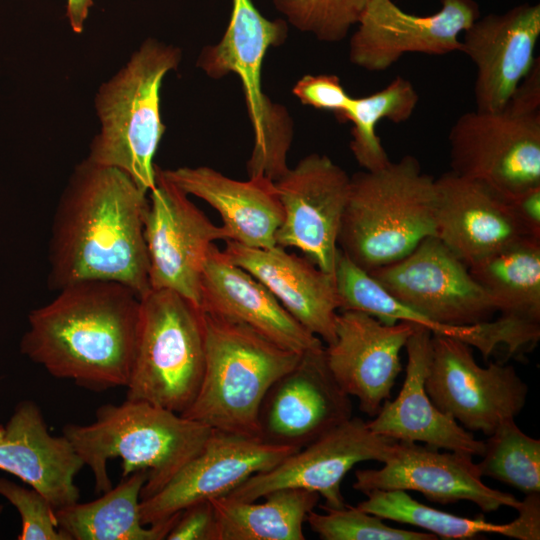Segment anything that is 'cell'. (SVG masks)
<instances>
[{
	"instance_id": "60d3db41",
	"label": "cell",
	"mask_w": 540,
	"mask_h": 540,
	"mask_svg": "<svg viewBox=\"0 0 540 540\" xmlns=\"http://www.w3.org/2000/svg\"><path fill=\"white\" fill-rule=\"evenodd\" d=\"M92 0H67V17L72 29L80 33L83 29Z\"/></svg>"
},
{
	"instance_id": "ba28073f",
	"label": "cell",
	"mask_w": 540,
	"mask_h": 540,
	"mask_svg": "<svg viewBox=\"0 0 540 540\" xmlns=\"http://www.w3.org/2000/svg\"><path fill=\"white\" fill-rule=\"evenodd\" d=\"M287 22L262 16L251 0H233L231 17L221 40L206 46L197 66L210 78L235 74L241 81L254 145L247 162L249 177L276 181L287 170L293 123L285 107L272 102L262 90L264 57L287 38Z\"/></svg>"
},
{
	"instance_id": "b9f144b4",
	"label": "cell",
	"mask_w": 540,
	"mask_h": 540,
	"mask_svg": "<svg viewBox=\"0 0 540 540\" xmlns=\"http://www.w3.org/2000/svg\"><path fill=\"white\" fill-rule=\"evenodd\" d=\"M2 510H3V506L0 505V514H1Z\"/></svg>"
},
{
	"instance_id": "7c38bea8",
	"label": "cell",
	"mask_w": 540,
	"mask_h": 540,
	"mask_svg": "<svg viewBox=\"0 0 540 540\" xmlns=\"http://www.w3.org/2000/svg\"><path fill=\"white\" fill-rule=\"evenodd\" d=\"M396 299L436 323L467 326L493 319L492 297L436 236L402 259L368 272Z\"/></svg>"
},
{
	"instance_id": "d590c367",
	"label": "cell",
	"mask_w": 540,
	"mask_h": 540,
	"mask_svg": "<svg viewBox=\"0 0 540 540\" xmlns=\"http://www.w3.org/2000/svg\"><path fill=\"white\" fill-rule=\"evenodd\" d=\"M0 495L21 517L19 540H66L58 529L55 508L40 492L0 477Z\"/></svg>"
},
{
	"instance_id": "d6986e66",
	"label": "cell",
	"mask_w": 540,
	"mask_h": 540,
	"mask_svg": "<svg viewBox=\"0 0 540 540\" xmlns=\"http://www.w3.org/2000/svg\"><path fill=\"white\" fill-rule=\"evenodd\" d=\"M414 330L408 322L388 325L357 310H341L335 339L324 348L327 366L341 389L374 417L390 398L402 370L400 353Z\"/></svg>"
},
{
	"instance_id": "1f68e13d",
	"label": "cell",
	"mask_w": 540,
	"mask_h": 540,
	"mask_svg": "<svg viewBox=\"0 0 540 540\" xmlns=\"http://www.w3.org/2000/svg\"><path fill=\"white\" fill-rule=\"evenodd\" d=\"M419 95L412 82L402 76L391 80L383 89L364 97H352L338 118L351 122L350 150L365 171H376L391 161L376 133L378 123L388 119L393 123L407 121L414 113Z\"/></svg>"
},
{
	"instance_id": "9a60e30c",
	"label": "cell",
	"mask_w": 540,
	"mask_h": 540,
	"mask_svg": "<svg viewBox=\"0 0 540 540\" xmlns=\"http://www.w3.org/2000/svg\"><path fill=\"white\" fill-rule=\"evenodd\" d=\"M395 442L371 431L361 418L351 417L226 496L254 501L277 489L301 488L322 497L321 508L339 509L346 505L341 483L347 473L363 461L383 463Z\"/></svg>"
},
{
	"instance_id": "e0dca14e",
	"label": "cell",
	"mask_w": 540,
	"mask_h": 540,
	"mask_svg": "<svg viewBox=\"0 0 540 540\" xmlns=\"http://www.w3.org/2000/svg\"><path fill=\"white\" fill-rule=\"evenodd\" d=\"M324 346L304 352L266 393L258 438L297 450L353 417V406L332 376Z\"/></svg>"
},
{
	"instance_id": "9c48e42d",
	"label": "cell",
	"mask_w": 540,
	"mask_h": 540,
	"mask_svg": "<svg viewBox=\"0 0 540 540\" xmlns=\"http://www.w3.org/2000/svg\"><path fill=\"white\" fill-rule=\"evenodd\" d=\"M425 390L433 404L468 431L489 436L522 411L527 384L511 365L477 364L471 346L432 334V353Z\"/></svg>"
},
{
	"instance_id": "7402d4cb",
	"label": "cell",
	"mask_w": 540,
	"mask_h": 540,
	"mask_svg": "<svg viewBox=\"0 0 540 540\" xmlns=\"http://www.w3.org/2000/svg\"><path fill=\"white\" fill-rule=\"evenodd\" d=\"M222 251L260 281L304 328L327 345L334 341L341 307L334 275L278 245L255 248L227 240Z\"/></svg>"
},
{
	"instance_id": "8992f818",
	"label": "cell",
	"mask_w": 540,
	"mask_h": 540,
	"mask_svg": "<svg viewBox=\"0 0 540 540\" xmlns=\"http://www.w3.org/2000/svg\"><path fill=\"white\" fill-rule=\"evenodd\" d=\"M180 59L178 48L149 39L96 98L101 128L87 160L123 171L146 193L156 185L153 158L165 131L161 83Z\"/></svg>"
},
{
	"instance_id": "3957f363",
	"label": "cell",
	"mask_w": 540,
	"mask_h": 540,
	"mask_svg": "<svg viewBox=\"0 0 540 540\" xmlns=\"http://www.w3.org/2000/svg\"><path fill=\"white\" fill-rule=\"evenodd\" d=\"M212 429L146 401L105 404L89 424L67 423L62 434L94 478L96 493L111 489L108 461L120 458L122 477L147 472L141 500L162 489L204 447Z\"/></svg>"
},
{
	"instance_id": "e575fe53",
	"label": "cell",
	"mask_w": 540,
	"mask_h": 540,
	"mask_svg": "<svg viewBox=\"0 0 540 540\" xmlns=\"http://www.w3.org/2000/svg\"><path fill=\"white\" fill-rule=\"evenodd\" d=\"M324 513L311 511L306 523L324 540H435L430 532L391 527L383 519L357 506L339 509L321 508Z\"/></svg>"
},
{
	"instance_id": "6da1fadb",
	"label": "cell",
	"mask_w": 540,
	"mask_h": 540,
	"mask_svg": "<svg viewBox=\"0 0 540 540\" xmlns=\"http://www.w3.org/2000/svg\"><path fill=\"white\" fill-rule=\"evenodd\" d=\"M148 193L123 171L84 160L56 206L48 243L50 290L80 281L150 290L144 238Z\"/></svg>"
},
{
	"instance_id": "277c9868",
	"label": "cell",
	"mask_w": 540,
	"mask_h": 540,
	"mask_svg": "<svg viewBox=\"0 0 540 540\" xmlns=\"http://www.w3.org/2000/svg\"><path fill=\"white\" fill-rule=\"evenodd\" d=\"M435 178L405 155L351 176L339 250L367 272L394 263L435 236Z\"/></svg>"
},
{
	"instance_id": "30bf717a",
	"label": "cell",
	"mask_w": 540,
	"mask_h": 540,
	"mask_svg": "<svg viewBox=\"0 0 540 540\" xmlns=\"http://www.w3.org/2000/svg\"><path fill=\"white\" fill-rule=\"evenodd\" d=\"M453 173L507 197L540 185V112L475 110L462 114L448 135Z\"/></svg>"
},
{
	"instance_id": "f1b7e54d",
	"label": "cell",
	"mask_w": 540,
	"mask_h": 540,
	"mask_svg": "<svg viewBox=\"0 0 540 540\" xmlns=\"http://www.w3.org/2000/svg\"><path fill=\"white\" fill-rule=\"evenodd\" d=\"M242 501L222 496L210 500L215 513V540H304V523L320 496L301 488H281Z\"/></svg>"
},
{
	"instance_id": "2e32d148",
	"label": "cell",
	"mask_w": 540,
	"mask_h": 540,
	"mask_svg": "<svg viewBox=\"0 0 540 540\" xmlns=\"http://www.w3.org/2000/svg\"><path fill=\"white\" fill-rule=\"evenodd\" d=\"M295 451L258 437L212 430L196 456L162 489L141 500V522L152 525L193 503L226 496L249 477L270 470Z\"/></svg>"
},
{
	"instance_id": "484cf974",
	"label": "cell",
	"mask_w": 540,
	"mask_h": 540,
	"mask_svg": "<svg viewBox=\"0 0 540 540\" xmlns=\"http://www.w3.org/2000/svg\"><path fill=\"white\" fill-rule=\"evenodd\" d=\"M159 171L188 196L198 197L214 208L229 240L255 248L276 245L283 208L274 181L265 177L240 181L208 166Z\"/></svg>"
},
{
	"instance_id": "f546056e",
	"label": "cell",
	"mask_w": 540,
	"mask_h": 540,
	"mask_svg": "<svg viewBox=\"0 0 540 540\" xmlns=\"http://www.w3.org/2000/svg\"><path fill=\"white\" fill-rule=\"evenodd\" d=\"M468 268L499 315L540 323V239L518 241Z\"/></svg>"
},
{
	"instance_id": "52a82bcc",
	"label": "cell",
	"mask_w": 540,
	"mask_h": 540,
	"mask_svg": "<svg viewBox=\"0 0 540 540\" xmlns=\"http://www.w3.org/2000/svg\"><path fill=\"white\" fill-rule=\"evenodd\" d=\"M204 362L201 308L174 291L150 289L140 298L126 398L182 414L198 392Z\"/></svg>"
},
{
	"instance_id": "74e56055",
	"label": "cell",
	"mask_w": 540,
	"mask_h": 540,
	"mask_svg": "<svg viewBox=\"0 0 540 540\" xmlns=\"http://www.w3.org/2000/svg\"><path fill=\"white\" fill-rule=\"evenodd\" d=\"M216 520L210 500L184 508L166 536L167 540H215Z\"/></svg>"
},
{
	"instance_id": "ffe728a7",
	"label": "cell",
	"mask_w": 540,
	"mask_h": 540,
	"mask_svg": "<svg viewBox=\"0 0 540 540\" xmlns=\"http://www.w3.org/2000/svg\"><path fill=\"white\" fill-rule=\"evenodd\" d=\"M435 236L467 266L532 236L509 199L452 171L435 179ZM540 239V238H537Z\"/></svg>"
},
{
	"instance_id": "d4e9b609",
	"label": "cell",
	"mask_w": 540,
	"mask_h": 540,
	"mask_svg": "<svg viewBox=\"0 0 540 540\" xmlns=\"http://www.w3.org/2000/svg\"><path fill=\"white\" fill-rule=\"evenodd\" d=\"M200 308L206 314L244 324L297 353L323 346L260 281L232 263L216 245L205 265Z\"/></svg>"
},
{
	"instance_id": "8fae6325",
	"label": "cell",
	"mask_w": 540,
	"mask_h": 540,
	"mask_svg": "<svg viewBox=\"0 0 540 540\" xmlns=\"http://www.w3.org/2000/svg\"><path fill=\"white\" fill-rule=\"evenodd\" d=\"M144 238L150 289L174 291L200 307L202 277L211 249L216 241L229 240V235L158 167L156 185L148 192Z\"/></svg>"
},
{
	"instance_id": "4dcf8cb0",
	"label": "cell",
	"mask_w": 540,
	"mask_h": 540,
	"mask_svg": "<svg viewBox=\"0 0 540 540\" xmlns=\"http://www.w3.org/2000/svg\"><path fill=\"white\" fill-rule=\"evenodd\" d=\"M334 277L340 298V311H362L388 325L408 322L422 326L429 329L432 334L459 339L476 348L484 359L489 358L490 351L485 322L467 326L436 323L396 299L367 271L353 263L340 250L336 259Z\"/></svg>"
},
{
	"instance_id": "5bb4252c",
	"label": "cell",
	"mask_w": 540,
	"mask_h": 540,
	"mask_svg": "<svg viewBox=\"0 0 540 540\" xmlns=\"http://www.w3.org/2000/svg\"><path fill=\"white\" fill-rule=\"evenodd\" d=\"M430 15H414L392 0H368L349 43L352 64L370 71L389 69L407 53L461 52L459 38L480 17L475 0H440Z\"/></svg>"
},
{
	"instance_id": "44dd1931",
	"label": "cell",
	"mask_w": 540,
	"mask_h": 540,
	"mask_svg": "<svg viewBox=\"0 0 540 540\" xmlns=\"http://www.w3.org/2000/svg\"><path fill=\"white\" fill-rule=\"evenodd\" d=\"M463 36L461 52L476 66V110H503L536 61L540 4L523 3L479 17Z\"/></svg>"
},
{
	"instance_id": "7a4b0ae2",
	"label": "cell",
	"mask_w": 540,
	"mask_h": 540,
	"mask_svg": "<svg viewBox=\"0 0 540 540\" xmlns=\"http://www.w3.org/2000/svg\"><path fill=\"white\" fill-rule=\"evenodd\" d=\"M28 314L20 351L51 376L103 392L128 384L140 297L118 282L67 285Z\"/></svg>"
},
{
	"instance_id": "5b68a950",
	"label": "cell",
	"mask_w": 540,
	"mask_h": 540,
	"mask_svg": "<svg viewBox=\"0 0 540 540\" xmlns=\"http://www.w3.org/2000/svg\"><path fill=\"white\" fill-rule=\"evenodd\" d=\"M203 320V376L194 400L181 415L212 430L258 437V415L266 393L303 353L241 323L204 312Z\"/></svg>"
},
{
	"instance_id": "cb8c5ba5",
	"label": "cell",
	"mask_w": 540,
	"mask_h": 540,
	"mask_svg": "<svg viewBox=\"0 0 540 540\" xmlns=\"http://www.w3.org/2000/svg\"><path fill=\"white\" fill-rule=\"evenodd\" d=\"M84 463L71 442L50 434L39 406L23 400L0 426V470L40 492L56 509L79 501Z\"/></svg>"
},
{
	"instance_id": "4fadbf2b",
	"label": "cell",
	"mask_w": 540,
	"mask_h": 540,
	"mask_svg": "<svg viewBox=\"0 0 540 540\" xmlns=\"http://www.w3.org/2000/svg\"><path fill=\"white\" fill-rule=\"evenodd\" d=\"M283 208L276 245L293 247L334 275L351 176L327 155L302 158L274 181Z\"/></svg>"
},
{
	"instance_id": "83f0119b",
	"label": "cell",
	"mask_w": 540,
	"mask_h": 540,
	"mask_svg": "<svg viewBox=\"0 0 540 540\" xmlns=\"http://www.w3.org/2000/svg\"><path fill=\"white\" fill-rule=\"evenodd\" d=\"M356 506L383 520L426 530L441 539L467 540L482 534H500L517 540L540 539V496L527 494L518 517L509 523L488 522L483 516L461 517L427 506L404 490H372Z\"/></svg>"
},
{
	"instance_id": "836d02e7",
	"label": "cell",
	"mask_w": 540,
	"mask_h": 540,
	"mask_svg": "<svg viewBox=\"0 0 540 540\" xmlns=\"http://www.w3.org/2000/svg\"><path fill=\"white\" fill-rule=\"evenodd\" d=\"M368 0H273L275 8L301 32L333 43L343 40Z\"/></svg>"
},
{
	"instance_id": "8d00e7d4",
	"label": "cell",
	"mask_w": 540,
	"mask_h": 540,
	"mask_svg": "<svg viewBox=\"0 0 540 540\" xmlns=\"http://www.w3.org/2000/svg\"><path fill=\"white\" fill-rule=\"evenodd\" d=\"M292 93L304 105L331 111L339 118L352 98L344 89L337 75H304L292 89Z\"/></svg>"
},
{
	"instance_id": "ac0fdd59",
	"label": "cell",
	"mask_w": 540,
	"mask_h": 540,
	"mask_svg": "<svg viewBox=\"0 0 540 540\" xmlns=\"http://www.w3.org/2000/svg\"><path fill=\"white\" fill-rule=\"evenodd\" d=\"M379 469L355 472L353 488L364 494L372 490H404L422 493L431 502L451 504L470 501L485 513L510 507L519 510L523 500L492 489L482 481L473 456L463 452H439L438 448L396 441Z\"/></svg>"
},
{
	"instance_id": "d6a6232c",
	"label": "cell",
	"mask_w": 540,
	"mask_h": 540,
	"mask_svg": "<svg viewBox=\"0 0 540 540\" xmlns=\"http://www.w3.org/2000/svg\"><path fill=\"white\" fill-rule=\"evenodd\" d=\"M481 476L523 492L540 493V440L525 434L515 419L502 423L484 441Z\"/></svg>"
},
{
	"instance_id": "603a6c76",
	"label": "cell",
	"mask_w": 540,
	"mask_h": 540,
	"mask_svg": "<svg viewBox=\"0 0 540 540\" xmlns=\"http://www.w3.org/2000/svg\"><path fill=\"white\" fill-rule=\"evenodd\" d=\"M404 348L407 365L402 388L394 400H386L374 418L366 422L368 428L395 441L421 442L438 449L481 456L484 441L476 439L439 410L425 390L432 353V332L414 325Z\"/></svg>"
},
{
	"instance_id": "4316f807",
	"label": "cell",
	"mask_w": 540,
	"mask_h": 540,
	"mask_svg": "<svg viewBox=\"0 0 540 540\" xmlns=\"http://www.w3.org/2000/svg\"><path fill=\"white\" fill-rule=\"evenodd\" d=\"M146 480L147 472L137 470L93 501L56 509L58 529L66 540L166 539L180 512L164 521L143 525L140 502Z\"/></svg>"
},
{
	"instance_id": "ab89813d",
	"label": "cell",
	"mask_w": 540,
	"mask_h": 540,
	"mask_svg": "<svg viewBox=\"0 0 540 540\" xmlns=\"http://www.w3.org/2000/svg\"><path fill=\"white\" fill-rule=\"evenodd\" d=\"M510 205L527 231L540 238V185L508 197Z\"/></svg>"
},
{
	"instance_id": "f35d334b",
	"label": "cell",
	"mask_w": 540,
	"mask_h": 540,
	"mask_svg": "<svg viewBox=\"0 0 540 540\" xmlns=\"http://www.w3.org/2000/svg\"><path fill=\"white\" fill-rule=\"evenodd\" d=\"M506 109L521 113L532 114L540 112V59L536 61L529 73L518 84L511 95Z\"/></svg>"
}]
</instances>
